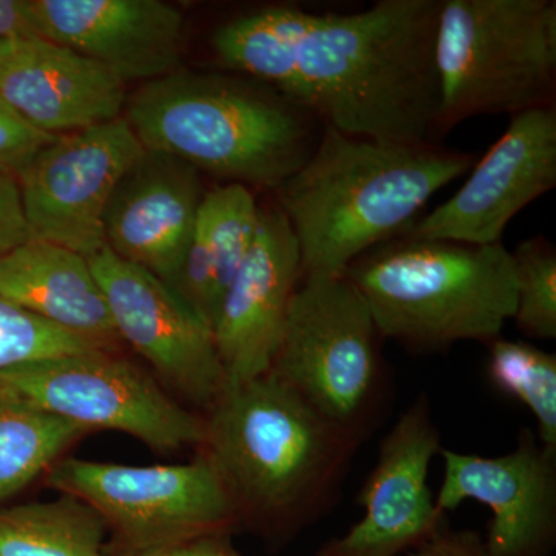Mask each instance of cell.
Here are the masks:
<instances>
[{
    "mask_svg": "<svg viewBox=\"0 0 556 556\" xmlns=\"http://www.w3.org/2000/svg\"><path fill=\"white\" fill-rule=\"evenodd\" d=\"M404 556H489L481 533L444 527L433 540Z\"/></svg>",
    "mask_w": 556,
    "mask_h": 556,
    "instance_id": "83f0119b",
    "label": "cell"
},
{
    "mask_svg": "<svg viewBox=\"0 0 556 556\" xmlns=\"http://www.w3.org/2000/svg\"><path fill=\"white\" fill-rule=\"evenodd\" d=\"M56 137L33 126L30 121L0 100V175L16 177Z\"/></svg>",
    "mask_w": 556,
    "mask_h": 556,
    "instance_id": "484cf974",
    "label": "cell"
},
{
    "mask_svg": "<svg viewBox=\"0 0 556 556\" xmlns=\"http://www.w3.org/2000/svg\"><path fill=\"white\" fill-rule=\"evenodd\" d=\"M379 340L367 303L345 277H305L269 372L361 445L390 402Z\"/></svg>",
    "mask_w": 556,
    "mask_h": 556,
    "instance_id": "52a82bcc",
    "label": "cell"
},
{
    "mask_svg": "<svg viewBox=\"0 0 556 556\" xmlns=\"http://www.w3.org/2000/svg\"><path fill=\"white\" fill-rule=\"evenodd\" d=\"M0 382L50 415L86 430L130 434L156 452L201 447L197 416L115 351L93 350L17 365Z\"/></svg>",
    "mask_w": 556,
    "mask_h": 556,
    "instance_id": "9c48e42d",
    "label": "cell"
},
{
    "mask_svg": "<svg viewBox=\"0 0 556 556\" xmlns=\"http://www.w3.org/2000/svg\"><path fill=\"white\" fill-rule=\"evenodd\" d=\"M517 274L514 320L530 339H556V252L548 241H522L511 252Z\"/></svg>",
    "mask_w": 556,
    "mask_h": 556,
    "instance_id": "cb8c5ba5",
    "label": "cell"
},
{
    "mask_svg": "<svg viewBox=\"0 0 556 556\" xmlns=\"http://www.w3.org/2000/svg\"><path fill=\"white\" fill-rule=\"evenodd\" d=\"M178 556H240L230 533H211L179 544Z\"/></svg>",
    "mask_w": 556,
    "mask_h": 556,
    "instance_id": "f546056e",
    "label": "cell"
},
{
    "mask_svg": "<svg viewBox=\"0 0 556 556\" xmlns=\"http://www.w3.org/2000/svg\"><path fill=\"white\" fill-rule=\"evenodd\" d=\"M93 350L102 348L0 298V371Z\"/></svg>",
    "mask_w": 556,
    "mask_h": 556,
    "instance_id": "d4e9b609",
    "label": "cell"
},
{
    "mask_svg": "<svg viewBox=\"0 0 556 556\" xmlns=\"http://www.w3.org/2000/svg\"><path fill=\"white\" fill-rule=\"evenodd\" d=\"M39 38L28 0H0V42Z\"/></svg>",
    "mask_w": 556,
    "mask_h": 556,
    "instance_id": "f1b7e54d",
    "label": "cell"
},
{
    "mask_svg": "<svg viewBox=\"0 0 556 556\" xmlns=\"http://www.w3.org/2000/svg\"><path fill=\"white\" fill-rule=\"evenodd\" d=\"M86 434L0 382V503L47 473Z\"/></svg>",
    "mask_w": 556,
    "mask_h": 556,
    "instance_id": "44dd1931",
    "label": "cell"
},
{
    "mask_svg": "<svg viewBox=\"0 0 556 556\" xmlns=\"http://www.w3.org/2000/svg\"><path fill=\"white\" fill-rule=\"evenodd\" d=\"M127 116L142 148L248 188L277 189L320 137L314 116L266 84L222 75L175 72L150 80Z\"/></svg>",
    "mask_w": 556,
    "mask_h": 556,
    "instance_id": "277c9868",
    "label": "cell"
},
{
    "mask_svg": "<svg viewBox=\"0 0 556 556\" xmlns=\"http://www.w3.org/2000/svg\"><path fill=\"white\" fill-rule=\"evenodd\" d=\"M434 62L438 131L471 116L551 105L555 0H441Z\"/></svg>",
    "mask_w": 556,
    "mask_h": 556,
    "instance_id": "8992f818",
    "label": "cell"
},
{
    "mask_svg": "<svg viewBox=\"0 0 556 556\" xmlns=\"http://www.w3.org/2000/svg\"><path fill=\"white\" fill-rule=\"evenodd\" d=\"M142 150L124 118L58 135L14 177L31 236L97 255L110 199Z\"/></svg>",
    "mask_w": 556,
    "mask_h": 556,
    "instance_id": "30bf717a",
    "label": "cell"
},
{
    "mask_svg": "<svg viewBox=\"0 0 556 556\" xmlns=\"http://www.w3.org/2000/svg\"><path fill=\"white\" fill-rule=\"evenodd\" d=\"M441 450L430 401L420 394L380 442L358 495L364 517L314 556H404L433 540L448 526L428 485L431 460Z\"/></svg>",
    "mask_w": 556,
    "mask_h": 556,
    "instance_id": "7c38bea8",
    "label": "cell"
},
{
    "mask_svg": "<svg viewBox=\"0 0 556 556\" xmlns=\"http://www.w3.org/2000/svg\"><path fill=\"white\" fill-rule=\"evenodd\" d=\"M62 495L89 504L127 551L179 546L240 526L236 504L211 460L172 466H123L62 457L47 471Z\"/></svg>",
    "mask_w": 556,
    "mask_h": 556,
    "instance_id": "ba28073f",
    "label": "cell"
},
{
    "mask_svg": "<svg viewBox=\"0 0 556 556\" xmlns=\"http://www.w3.org/2000/svg\"><path fill=\"white\" fill-rule=\"evenodd\" d=\"M206 190L185 161L142 150L105 211V247L172 285Z\"/></svg>",
    "mask_w": 556,
    "mask_h": 556,
    "instance_id": "e0dca14e",
    "label": "cell"
},
{
    "mask_svg": "<svg viewBox=\"0 0 556 556\" xmlns=\"http://www.w3.org/2000/svg\"><path fill=\"white\" fill-rule=\"evenodd\" d=\"M89 262L119 342L179 397L207 412L226 388L212 328L166 281L108 247Z\"/></svg>",
    "mask_w": 556,
    "mask_h": 556,
    "instance_id": "8fae6325",
    "label": "cell"
},
{
    "mask_svg": "<svg viewBox=\"0 0 556 556\" xmlns=\"http://www.w3.org/2000/svg\"><path fill=\"white\" fill-rule=\"evenodd\" d=\"M258 225L260 206L248 186L226 182L204 193L195 228L211 260L219 298L247 260Z\"/></svg>",
    "mask_w": 556,
    "mask_h": 556,
    "instance_id": "603a6c76",
    "label": "cell"
},
{
    "mask_svg": "<svg viewBox=\"0 0 556 556\" xmlns=\"http://www.w3.org/2000/svg\"><path fill=\"white\" fill-rule=\"evenodd\" d=\"M121 556H178V546H159L127 551Z\"/></svg>",
    "mask_w": 556,
    "mask_h": 556,
    "instance_id": "4dcf8cb0",
    "label": "cell"
},
{
    "mask_svg": "<svg viewBox=\"0 0 556 556\" xmlns=\"http://www.w3.org/2000/svg\"><path fill=\"white\" fill-rule=\"evenodd\" d=\"M109 527L72 495L0 508V556H105Z\"/></svg>",
    "mask_w": 556,
    "mask_h": 556,
    "instance_id": "ffe728a7",
    "label": "cell"
},
{
    "mask_svg": "<svg viewBox=\"0 0 556 556\" xmlns=\"http://www.w3.org/2000/svg\"><path fill=\"white\" fill-rule=\"evenodd\" d=\"M0 100L51 135L121 118L126 83L100 62L42 38L14 40L0 67Z\"/></svg>",
    "mask_w": 556,
    "mask_h": 556,
    "instance_id": "ac0fdd59",
    "label": "cell"
},
{
    "mask_svg": "<svg viewBox=\"0 0 556 556\" xmlns=\"http://www.w3.org/2000/svg\"><path fill=\"white\" fill-rule=\"evenodd\" d=\"M439 10L441 0H380L351 14L270 7L223 24L212 49L324 126L427 144L438 131Z\"/></svg>",
    "mask_w": 556,
    "mask_h": 556,
    "instance_id": "6da1fadb",
    "label": "cell"
},
{
    "mask_svg": "<svg viewBox=\"0 0 556 556\" xmlns=\"http://www.w3.org/2000/svg\"><path fill=\"white\" fill-rule=\"evenodd\" d=\"M486 378L500 393L525 405L536 438L556 452V356L532 343L497 338L489 343Z\"/></svg>",
    "mask_w": 556,
    "mask_h": 556,
    "instance_id": "7402d4cb",
    "label": "cell"
},
{
    "mask_svg": "<svg viewBox=\"0 0 556 556\" xmlns=\"http://www.w3.org/2000/svg\"><path fill=\"white\" fill-rule=\"evenodd\" d=\"M300 278L302 260L288 219L277 206L260 207L257 237L212 324L226 387L268 375Z\"/></svg>",
    "mask_w": 556,
    "mask_h": 556,
    "instance_id": "9a60e30c",
    "label": "cell"
},
{
    "mask_svg": "<svg viewBox=\"0 0 556 556\" xmlns=\"http://www.w3.org/2000/svg\"><path fill=\"white\" fill-rule=\"evenodd\" d=\"M10 46L11 42H0V67H2L3 60H5L7 53H9Z\"/></svg>",
    "mask_w": 556,
    "mask_h": 556,
    "instance_id": "1f68e13d",
    "label": "cell"
},
{
    "mask_svg": "<svg viewBox=\"0 0 556 556\" xmlns=\"http://www.w3.org/2000/svg\"><path fill=\"white\" fill-rule=\"evenodd\" d=\"M380 338L413 353H442L455 343L501 338L517 308L511 252L444 240L379 244L346 269Z\"/></svg>",
    "mask_w": 556,
    "mask_h": 556,
    "instance_id": "5b68a950",
    "label": "cell"
},
{
    "mask_svg": "<svg viewBox=\"0 0 556 556\" xmlns=\"http://www.w3.org/2000/svg\"><path fill=\"white\" fill-rule=\"evenodd\" d=\"M444 481L437 506L445 515L466 501L492 511L489 556H552L556 547V452L525 428L517 447L485 457L441 450Z\"/></svg>",
    "mask_w": 556,
    "mask_h": 556,
    "instance_id": "5bb4252c",
    "label": "cell"
},
{
    "mask_svg": "<svg viewBox=\"0 0 556 556\" xmlns=\"http://www.w3.org/2000/svg\"><path fill=\"white\" fill-rule=\"evenodd\" d=\"M33 239L22 211L16 178L0 175V254Z\"/></svg>",
    "mask_w": 556,
    "mask_h": 556,
    "instance_id": "4316f807",
    "label": "cell"
},
{
    "mask_svg": "<svg viewBox=\"0 0 556 556\" xmlns=\"http://www.w3.org/2000/svg\"><path fill=\"white\" fill-rule=\"evenodd\" d=\"M39 38L100 62L127 80L177 72L185 17L161 0H28Z\"/></svg>",
    "mask_w": 556,
    "mask_h": 556,
    "instance_id": "2e32d148",
    "label": "cell"
},
{
    "mask_svg": "<svg viewBox=\"0 0 556 556\" xmlns=\"http://www.w3.org/2000/svg\"><path fill=\"white\" fill-rule=\"evenodd\" d=\"M459 190L417 219L405 237L489 247L522 208L556 186V112L552 105L511 116Z\"/></svg>",
    "mask_w": 556,
    "mask_h": 556,
    "instance_id": "4fadbf2b",
    "label": "cell"
},
{
    "mask_svg": "<svg viewBox=\"0 0 556 556\" xmlns=\"http://www.w3.org/2000/svg\"><path fill=\"white\" fill-rule=\"evenodd\" d=\"M471 166L464 153L324 126L309 159L276 189L298 240L302 278L345 276L362 255L404 237L428 201Z\"/></svg>",
    "mask_w": 556,
    "mask_h": 556,
    "instance_id": "3957f363",
    "label": "cell"
},
{
    "mask_svg": "<svg viewBox=\"0 0 556 556\" xmlns=\"http://www.w3.org/2000/svg\"><path fill=\"white\" fill-rule=\"evenodd\" d=\"M0 298L102 350L119 343L89 258L60 244L33 237L0 254Z\"/></svg>",
    "mask_w": 556,
    "mask_h": 556,
    "instance_id": "d6986e66",
    "label": "cell"
},
{
    "mask_svg": "<svg viewBox=\"0 0 556 556\" xmlns=\"http://www.w3.org/2000/svg\"><path fill=\"white\" fill-rule=\"evenodd\" d=\"M203 419L240 526L277 546L328 514L358 448L270 372L226 387Z\"/></svg>",
    "mask_w": 556,
    "mask_h": 556,
    "instance_id": "7a4b0ae2",
    "label": "cell"
}]
</instances>
